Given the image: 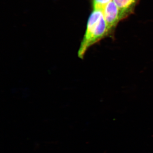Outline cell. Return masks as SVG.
<instances>
[{
	"instance_id": "1",
	"label": "cell",
	"mask_w": 153,
	"mask_h": 153,
	"mask_svg": "<svg viewBox=\"0 0 153 153\" xmlns=\"http://www.w3.org/2000/svg\"><path fill=\"white\" fill-rule=\"evenodd\" d=\"M108 32L103 12L94 10L88 19L86 32L78 50V57L83 59L88 49L104 38Z\"/></svg>"
},
{
	"instance_id": "3",
	"label": "cell",
	"mask_w": 153,
	"mask_h": 153,
	"mask_svg": "<svg viewBox=\"0 0 153 153\" xmlns=\"http://www.w3.org/2000/svg\"><path fill=\"white\" fill-rule=\"evenodd\" d=\"M120 10L122 17L132 7L137 0H113Z\"/></svg>"
},
{
	"instance_id": "2",
	"label": "cell",
	"mask_w": 153,
	"mask_h": 153,
	"mask_svg": "<svg viewBox=\"0 0 153 153\" xmlns=\"http://www.w3.org/2000/svg\"><path fill=\"white\" fill-rule=\"evenodd\" d=\"M103 16L109 31L122 18L120 10L113 1L108 3L103 11Z\"/></svg>"
},
{
	"instance_id": "4",
	"label": "cell",
	"mask_w": 153,
	"mask_h": 153,
	"mask_svg": "<svg viewBox=\"0 0 153 153\" xmlns=\"http://www.w3.org/2000/svg\"><path fill=\"white\" fill-rule=\"evenodd\" d=\"M112 0H93L94 10L103 11L107 5Z\"/></svg>"
}]
</instances>
